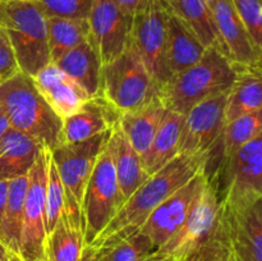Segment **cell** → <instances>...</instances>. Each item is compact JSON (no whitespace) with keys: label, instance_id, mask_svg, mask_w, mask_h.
<instances>
[{"label":"cell","instance_id":"cell-17","mask_svg":"<svg viewBox=\"0 0 262 261\" xmlns=\"http://www.w3.org/2000/svg\"><path fill=\"white\" fill-rule=\"evenodd\" d=\"M32 78L43 99L61 119L76 113L91 99L74 79L54 63L43 67Z\"/></svg>","mask_w":262,"mask_h":261},{"label":"cell","instance_id":"cell-33","mask_svg":"<svg viewBox=\"0 0 262 261\" xmlns=\"http://www.w3.org/2000/svg\"><path fill=\"white\" fill-rule=\"evenodd\" d=\"M46 18L61 17L87 19L94 0H33Z\"/></svg>","mask_w":262,"mask_h":261},{"label":"cell","instance_id":"cell-29","mask_svg":"<svg viewBox=\"0 0 262 261\" xmlns=\"http://www.w3.org/2000/svg\"><path fill=\"white\" fill-rule=\"evenodd\" d=\"M83 247V232L74 227L64 212L48 234V261H79Z\"/></svg>","mask_w":262,"mask_h":261},{"label":"cell","instance_id":"cell-4","mask_svg":"<svg viewBox=\"0 0 262 261\" xmlns=\"http://www.w3.org/2000/svg\"><path fill=\"white\" fill-rule=\"evenodd\" d=\"M237 76V66L215 46L206 48L196 64L171 76L161 89V99L169 110L186 115L204 100L229 91Z\"/></svg>","mask_w":262,"mask_h":261},{"label":"cell","instance_id":"cell-36","mask_svg":"<svg viewBox=\"0 0 262 261\" xmlns=\"http://www.w3.org/2000/svg\"><path fill=\"white\" fill-rule=\"evenodd\" d=\"M145 2L146 0H113V3H114L120 10H123L125 14L129 15L130 18H133V15L137 12L138 8H140Z\"/></svg>","mask_w":262,"mask_h":261},{"label":"cell","instance_id":"cell-11","mask_svg":"<svg viewBox=\"0 0 262 261\" xmlns=\"http://www.w3.org/2000/svg\"><path fill=\"white\" fill-rule=\"evenodd\" d=\"M49 151L46 147L41 148L28 171L19 243V256L26 261H48L45 189Z\"/></svg>","mask_w":262,"mask_h":261},{"label":"cell","instance_id":"cell-37","mask_svg":"<svg viewBox=\"0 0 262 261\" xmlns=\"http://www.w3.org/2000/svg\"><path fill=\"white\" fill-rule=\"evenodd\" d=\"M8 187H9V181L0 179V223H2L3 215H4L5 205H7Z\"/></svg>","mask_w":262,"mask_h":261},{"label":"cell","instance_id":"cell-44","mask_svg":"<svg viewBox=\"0 0 262 261\" xmlns=\"http://www.w3.org/2000/svg\"><path fill=\"white\" fill-rule=\"evenodd\" d=\"M150 261H170V260H168V258H159V257H155V258H151Z\"/></svg>","mask_w":262,"mask_h":261},{"label":"cell","instance_id":"cell-45","mask_svg":"<svg viewBox=\"0 0 262 261\" xmlns=\"http://www.w3.org/2000/svg\"><path fill=\"white\" fill-rule=\"evenodd\" d=\"M227 261H235V260H234V258H233V257H232V256H230V255H229V257H228V260H227Z\"/></svg>","mask_w":262,"mask_h":261},{"label":"cell","instance_id":"cell-22","mask_svg":"<svg viewBox=\"0 0 262 261\" xmlns=\"http://www.w3.org/2000/svg\"><path fill=\"white\" fill-rule=\"evenodd\" d=\"M42 147L30 136L10 128L0 138V179L10 181L28 174Z\"/></svg>","mask_w":262,"mask_h":261},{"label":"cell","instance_id":"cell-8","mask_svg":"<svg viewBox=\"0 0 262 261\" xmlns=\"http://www.w3.org/2000/svg\"><path fill=\"white\" fill-rule=\"evenodd\" d=\"M169 14L166 0H146L133 15L129 33V48L160 89L171 78L166 60Z\"/></svg>","mask_w":262,"mask_h":261},{"label":"cell","instance_id":"cell-42","mask_svg":"<svg viewBox=\"0 0 262 261\" xmlns=\"http://www.w3.org/2000/svg\"><path fill=\"white\" fill-rule=\"evenodd\" d=\"M9 261H26V260H23V258L20 257L19 255H17V253H12L9 257Z\"/></svg>","mask_w":262,"mask_h":261},{"label":"cell","instance_id":"cell-14","mask_svg":"<svg viewBox=\"0 0 262 261\" xmlns=\"http://www.w3.org/2000/svg\"><path fill=\"white\" fill-rule=\"evenodd\" d=\"M222 223L235 261H262V200L248 205L222 201Z\"/></svg>","mask_w":262,"mask_h":261},{"label":"cell","instance_id":"cell-9","mask_svg":"<svg viewBox=\"0 0 262 261\" xmlns=\"http://www.w3.org/2000/svg\"><path fill=\"white\" fill-rule=\"evenodd\" d=\"M211 170L225 204L248 205L262 200V133L232 156L220 159L219 168Z\"/></svg>","mask_w":262,"mask_h":261},{"label":"cell","instance_id":"cell-23","mask_svg":"<svg viewBox=\"0 0 262 261\" xmlns=\"http://www.w3.org/2000/svg\"><path fill=\"white\" fill-rule=\"evenodd\" d=\"M261 68L237 66V76L228 92L225 104V123L261 110Z\"/></svg>","mask_w":262,"mask_h":261},{"label":"cell","instance_id":"cell-40","mask_svg":"<svg viewBox=\"0 0 262 261\" xmlns=\"http://www.w3.org/2000/svg\"><path fill=\"white\" fill-rule=\"evenodd\" d=\"M12 253L13 252H10V251L0 242V261H9V257Z\"/></svg>","mask_w":262,"mask_h":261},{"label":"cell","instance_id":"cell-41","mask_svg":"<svg viewBox=\"0 0 262 261\" xmlns=\"http://www.w3.org/2000/svg\"><path fill=\"white\" fill-rule=\"evenodd\" d=\"M8 0H0V26L5 23V8H7Z\"/></svg>","mask_w":262,"mask_h":261},{"label":"cell","instance_id":"cell-16","mask_svg":"<svg viewBox=\"0 0 262 261\" xmlns=\"http://www.w3.org/2000/svg\"><path fill=\"white\" fill-rule=\"evenodd\" d=\"M210 10L225 55L238 67L261 68V51L251 40L232 0H215Z\"/></svg>","mask_w":262,"mask_h":261},{"label":"cell","instance_id":"cell-2","mask_svg":"<svg viewBox=\"0 0 262 261\" xmlns=\"http://www.w3.org/2000/svg\"><path fill=\"white\" fill-rule=\"evenodd\" d=\"M210 154H178L166 165L151 174L124 201L115 216L90 246L104 247L137 232L148 215L173 192L206 166Z\"/></svg>","mask_w":262,"mask_h":261},{"label":"cell","instance_id":"cell-10","mask_svg":"<svg viewBox=\"0 0 262 261\" xmlns=\"http://www.w3.org/2000/svg\"><path fill=\"white\" fill-rule=\"evenodd\" d=\"M123 204L124 199L118 184L112 155L105 145L97 158L84 191L82 204L84 245L94 242Z\"/></svg>","mask_w":262,"mask_h":261},{"label":"cell","instance_id":"cell-25","mask_svg":"<svg viewBox=\"0 0 262 261\" xmlns=\"http://www.w3.org/2000/svg\"><path fill=\"white\" fill-rule=\"evenodd\" d=\"M183 123V114L166 109L152 142L143 158L145 168L150 176L166 165L179 154V141Z\"/></svg>","mask_w":262,"mask_h":261},{"label":"cell","instance_id":"cell-3","mask_svg":"<svg viewBox=\"0 0 262 261\" xmlns=\"http://www.w3.org/2000/svg\"><path fill=\"white\" fill-rule=\"evenodd\" d=\"M0 105L9 119L10 128L30 136L50 151L61 145L63 119L46 102L32 77L19 71L3 81Z\"/></svg>","mask_w":262,"mask_h":261},{"label":"cell","instance_id":"cell-35","mask_svg":"<svg viewBox=\"0 0 262 261\" xmlns=\"http://www.w3.org/2000/svg\"><path fill=\"white\" fill-rule=\"evenodd\" d=\"M19 72L9 36L4 26H0V83Z\"/></svg>","mask_w":262,"mask_h":261},{"label":"cell","instance_id":"cell-21","mask_svg":"<svg viewBox=\"0 0 262 261\" xmlns=\"http://www.w3.org/2000/svg\"><path fill=\"white\" fill-rule=\"evenodd\" d=\"M91 97L100 96L102 63L94 44L87 38L54 61Z\"/></svg>","mask_w":262,"mask_h":261},{"label":"cell","instance_id":"cell-38","mask_svg":"<svg viewBox=\"0 0 262 261\" xmlns=\"http://www.w3.org/2000/svg\"><path fill=\"white\" fill-rule=\"evenodd\" d=\"M79 261H101V260H100L99 255H97L96 248L92 247V246L84 245L83 251H82L81 260Z\"/></svg>","mask_w":262,"mask_h":261},{"label":"cell","instance_id":"cell-20","mask_svg":"<svg viewBox=\"0 0 262 261\" xmlns=\"http://www.w3.org/2000/svg\"><path fill=\"white\" fill-rule=\"evenodd\" d=\"M106 146L112 155L118 184L125 201L150 174L146 170L143 159L136 153L118 125L110 133Z\"/></svg>","mask_w":262,"mask_h":261},{"label":"cell","instance_id":"cell-15","mask_svg":"<svg viewBox=\"0 0 262 261\" xmlns=\"http://www.w3.org/2000/svg\"><path fill=\"white\" fill-rule=\"evenodd\" d=\"M89 22V40L94 44L102 66L114 60L129 46L132 18L113 0H94Z\"/></svg>","mask_w":262,"mask_h":261},{"label":"cell","instance_id":"cell-19","mask_svg":"<svg viewBox=\"0 0 262 261\" xmlns=\"http://www.w3.org/2000/svg\"><path fill=\"white\" fill-rule=\"evenodd\" d=\"M166 109L160 95L137 109L120 114L118 127L142 159L152 142Z\"/></svg>","mask_w":262,"mask_h":261},{"label":"cell","instance_id":"cell-24","mask_svg":"<svg viewBox=\"0 0 262 261\" xmlns=\"http://www.w3.org/2000/svg\"><path fill=\"white\" fill-rule=\"evenodd\" d=\"M206 46L193 32L170 13L168 18V40H166V60L171 76L181 73L201 59Z\"/></svg>","mask_w":262,"mask_h":261},{"label":"cell","instance_id":"cell-32","mask_svg":"<svg viewBox=\"0 0 262 261\" xmlns=\"http://www.w3.org/2000/svg\"><path fill=\"white\" fill-rule=\"evenodd\" d=\"M45 202H46V230L48 234L53 230L56 223L59 222L61 215L66 212L64 210V188L59 177L58 168L51 158V153L49 151L48 156V177H46V189H45Z\"/></svg>","mask_w":262,"mask_h":261},{"label":"cell","instance_id":"cell-7","mask_svg":"<svg viewBox=\"0 0 262 261\" xmlns=\"http://www.w3.org/2000/svg\"><path fill=\"white\" fill-rule=\"evenodd\" d=\"M160 95V86L129 46L102 66L100 96L119 114L137 109Z\"/></svg>","mask_w":262,"mask_h":261},{"label":"cell","instance_id":"cell-1","mask_svg":"<svg viewBox=\"0 0 262 261\" xmlns=\"http://www.w3.org/2000/svg\"><path fill=\"white\" fill-rule=\"evenodd\" d=\"M206 181L186 220L152 258L170 261H227V237L222 223V197L216 176L206 170Z\"/></svg>","mask_w":262,"mask_h":261},{"label":"cell","instance_id":"cell-26","mask_svg":"<svg viewBox=\"0 0 262 261\" xmlns=\"http://www.w3.org/2000/svg\"><path fill=\"white\" fill-rule=\"evenodd\" d=\"M166 3L171 14L182 20L202 45L206 48L215 46L224 53L211 10L204 0H166Z\"/></svg>","mask_w":262,"mask_h":261},{"label":"cell","instance_id":"cell-34","mask_svg":"<svg viewBox=\"0 0 262 261\" xmlns=\"http://www.w3.org/2000/svg\"><path fill=\"white\" fill-rule=\"evenodd\" d=\"M251 40L257 50L262 49V4L261 0H232Z\"/></svg>","mask_w":262,"mask_h":261},{"label":"cell","instance_id":"cell-12","mask_svg":"<svg viewBox=\"0 0 262 261\" xmlns=\"http://www.w3.org/2000/svg\"><path fill=\"white\" fill-rule=\"evenodd\" d=\"M228 92L204 100L184 115L179 154H211L222 145V136L227 124L225 104Z\"/></svg>","mask_w":262,"mask_h":261},{"label":"cell","instance_id":"cell-13","mask_svg":"<svg viewBox=\"0 0 262 261\" xmlns=\"http://www.w3.org/2000/svg\"><path fill=\"white\" fill-rule=\"evenodd\" d=\"M205 181L206 171L204 168L181 188L166 197L141 225L138 232L151 241L156 251L163 247L183 224L204 187Z\"/></svg>","mask_w":262,"mask_h":261},{"label":"cell","instance_id":"cell-39","mask_svg":"<svg viewBox=\"0 0 262 261\" xmlns=\"http://www.w3.org/2000/svg\"><path fill=\"white\" fill-rule=\"evenodd\" d=\"M9 129H10L9 119H8L7 114H5L3 106L0 105V138H2L3 136H4Z\"/></svg>","mask_w":262,"mask_h":261},{"label":"cell","instance_id":"cell-30","mask_svg":"<svg viewBox=\"0 0 262 261\" xmlns=\"http://www.w3.org/2000/svg\"><path fill=\"white\" fill-rule=\"evenodd\" d=\"M96 251L101 261H150L156 248L145 234L137 230L110 245L96 248Z\"/></svg>","mask_w":262,"mask_h":261},{"label":"cell","instance_id":"cell-27","mask_svg":"<svg viewBox=\"0 0 262 261\" xmlns=\"http://www.w3.org/2000/svg\"><path fill=\"white\" fill-rule=\"evenodd\" d=\"M28 188V174L9 181L8 199L4 215L0 223V242L13 253L19 255L20 232L23 223L26 193Z\"/></svg>","mask_w":262,"mask_h":261},{"label":"cell","instance_id":"cell-5","mask_svg":"<svg viewBox=\"0 0 262 261\" xmlns=\"http://www.w3.org/2000/svg\"><path fill=\"white\" fill-rule=\"evenodd\" d=\"M4 27L22 73L35 77L51 63L46 17L33 0H8Z\"/></svg>","mask_w":262,"mask_h":261},{"label":"cell","instance_id":"cell-43","mask_svg":"<svg viewBox=\"0 0 262 261\" xmlns=\"http://www.w3.org/2000/svg\"><path fill=\"white\" fill-rule=\"evenodd\" d=\"M204 2L206 3V5H207V7H209V8H211L212 5H214L215 0H204Z\"/></svg>","mask_w":262,"mask_h":261},{"label":"cell","instance_id":"cell-6","mask_svg":"<svg viewBox=\"0 0 262 261\" xmlns=\"http://www.w3.org/2000/svg\"><path fill=\"white\" fill-rule=\"evenodd\" d=\"M112 130L102 132L82 142L61 143L50 151L64 188L66 214L69 222L74 227L82 229V204L84 191L97 158L106 145Z\"/></svg>","mask_w":262,"mask_h":261},{"label":"cell","instance_id":"cell-31","mask_svg":"<svg viewBox=\"0 0 262 261\" xmlns=\"http://www.w3.org/2000/svg\"><path fill=\"white\" fill-rule=\"evenodd\" d=\"M262 133L261 110L248 113L227 123L222 136V158L232 156L238 148Z\"/></svg>","mask_w":262,"mask_h":261},{"label":"cell","instance_id":"cell-18","mask_svg":"<svg viewBox=\"0 0 262 261\" xmlns=\"http://www.w3.org/2000/svg\"><path fill=\"white\" fill-rule=\"evenodd\" d=\"M120 114L101 96L91 97L76 113L63 119L61 143L82 142L114 129Z\"/></svg>","mask_w":262,"mask_h":261},{"label":"cell","instance_id":"cell-28","mask_svg":"<svg viewBox=\"0 0 262 261\" xmlns=\"http://www.w3.org/2000/svg\"><path fill=\"white\" fill-rule=\"evenodd\" d=\"M46 27L51 63L86 41L90 35L87 19L49 17L46 18Z\"/></svg>","mask_w":262,"mask_h":261}]
</instances>
